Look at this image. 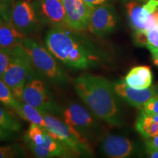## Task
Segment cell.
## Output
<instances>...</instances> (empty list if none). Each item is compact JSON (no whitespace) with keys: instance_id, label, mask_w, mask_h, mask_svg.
Here are the masks:
<instances>
[{"instance_id":"4dcf8cb0","label":"cell","mask_w":158,"mask_h":158,"mask_svg":"<svg viewBox=\"0 0 158 158\" xmlns=\"http://www.w3.org/2000/svg\"><path fill=\"white\" fill-rule=\"evenodd\" d=\"M152 55V59L154 63L158 66V51H151Z\"/></svg>"},{"instance_id":"7402d4cb","label":"cell","mask_w":158,"mask_h":158,"mask_svg":"<svg viewBox=\"0 0 158 158\" xmlns=\"http://www.w3.org/2000/svg\"><path fill=\"white\" fill-rule=\"evenodd\" d=\"M0 127L15 133L21 130V125L8 112L0 108Z\"/></svg>"},{"instance_id":"ba28073f","label":"cell","mask_w":158,"mask_h":158,"mask_svg":"<svg viewBox=\"0 0 158 158\" xmlns=\"http://www.w3.org/2000/svg\"><path fill=\"white\" fill-rule=\"evenodd\" d=\"M23 102L30 105L41 113H52L56 110L51 94L43 81L31 79L25 84L23 92Z\"/></svg>"},{"instance_id":"4fadbf2b","label":"cell","mask_w":158,"mask_h":158,"mask_svg":"<svg viewBox=\"0 0 158 158\" xmlns=\"http://www.w3.org/2000/svg\"><path fill=\"white\" fill-rule=\"evenodd\" d=\"M11 22L23 35L33 30L37 23V19L34 7L29 1L19 0L13 4Z\"/></svg>"},{"instance_id":"9c48e42d","label":"cell","mask_w":158,"mask_h":158,"mask_svg":"<svg viewBox=\"0 0 158 158\" xmlns=\"http://www.w3.org/2000/svg\"><path fill=\"white\" fill-rule=\"evenodd\" d=\"M100 149L105 155L111 158H126L139 155L140 146L122 135L108 134L102 138Z\"/></svg>"},{"instance_id":"836d02e7","label":"cell","mask_w":158,"mask_h":158,"mask_svg":"<svg viewBox=\"0 0 158 158\" xmlns=\"http://www.w3.org/2000/svg\"><path fill=\"white\" fill-rule=\"evenodd\" d=\"M139 1H141V2H147L148 0H139Z\"/></svg>"},{"instance_id":"ffe728a7","label":"cell","mask_w":158,"mask_h":158,"mask_svg":"<svg viewBox=\"0 0 158 158\" xmlns=\"http://www.w3.org/2000/svg\"><path fill=\"white\" fill-rule=\"evenodd\" d=\"M21 118H22L23 119L30 122V123L37 124L42 127H46V123L45 122L44 117L42 113L37 108L24 102L21 101Z\"/></svg>"},{"instance_id":"cb8c5ba5","label":"cell","mask_w":158,"mask_h":158,"mask_svg":"<svg viewBox=\"0 0 158 158\" xmlns=\"http://www.w3.org/2000/svg\"><path fill=\"white\" fill-rule=\"evenodd\" d=\"M25 155L24 150L19 144L0 146V158L21 157Z\"/></svg>"},{"instance_id":"e575fe53","label":"cell","mask_w":158,"mask_h":158,"mask_svg":"<svg viewBox=\"0 0 158 158\" xmlns=\"http://www.w3.org/2000/svg\"><path fill=\"white\" fill-rule=\"evenodd\" d=\"M27 1H29V2H30V1H31V0H27Z\"/></svg>"},{"instance_id":"5b68a950","label":"cell","mask_w":158,"mask_h":158,"mask_svg":"<svg viewBox=\"0 0 158 158\" xmlns=\"http://www.w3.org/2000/svg\"><path fill=\"white\" fill-rule=\"evenodd\" d=\"M21 45L30 57L31 63L41 73L56 84L67 82L66 75L59 68L54 56L48 48L31 38L23 39Z\"/></svg>"},{"instance_id":"8fae6325","label":"cell","mask_w":158,"mask_h":158,"mask_svg":"<svg viewBox=\"0 0 158 158\" xmlns=\"http://www.w3.org/2000/svg\"><path fill=\"white\" fill-rule=\"evenodd\" d=\"M65 10V22L67 27L79 31L88 29L93 7L84 0H62Z\"/></svg>"},{"instance_id":"30bf717a","label":"cell","mask_w":158,"mask_h":158,"mask_svg":"<svg viewBox=\"0 0 158 158\" xmlns=\"http://www.w3.org/2000/svg\"><path fill=\"white\" fill-rule=\"evenodd\" d=\"M24 139L26 143L37 157H73L79 155L73 149L53 137L45 128L44 141L40 145H37L26 138Z\"/></svg>"},{"instance_id":"1f68e13d","label":"cell","mask_w":158,"mask_h":158,"mask_svg":"<svg viewBox=\"0 0 158 158\" xmlns=\"http://www.w3.org/2000/svg\"><path fill=\"white\" fill-rule=\"evenodd\" d=\"M152 117H153V118H154V119L155 120L156 122H158V115L154 116H152Z\"/></svg>"},{"instance_id":"8992f818","label":"cell","mask_w":158,"mask_h":158,"mask_svg":"<svg viewBox=\"0 0 158 158\" xmlns=\"http://www.w3.org/2000/svg\"><path fill=\"white\" fill-rule=\"evenodd\" d=\"M126 8L130 23L135 34H143L158 26V0H148L143 5L130 2Z\"/></svg>"},{"instance_id":"4316f807","label":"cell","mask_w":158,"mask_h":158,"mask_svg":"<svg viewBox=\"0 0 158 158\" xmlns=\"http://www.w3.org/2000/svg\"><path fill=\"white\" fill-rule=\"evenodd\" d=\"M145 147L158 149V135L155 138L146 139Z\"/></svg>"},{"instance_id":"d590c367","label":"cell","mask_w":158,"mask_h":158,"mask_svg":"<svg viewBox=\"0 0 158 158\" xmlns=\"http://www.w3.org/2000/svg\"><path fill=\"white\" fill-rule=\"evenodd\" d=\"M157 17H158V11H157Z\"/></svg>"},{"instance_id":"6da1fadb","label":"cell","mask_w":158,"mask_h":158,"mask_svg":"<svg viewBox=\"0 0 158 158\" xmlns=\"http://www.w3.org/2000/svg\"><path fill=\"white\" fill-rule=\"evenodd\" d=\"M76 93L92 114L111 126L121 127L123 117L114 85L101 76L84 75L75 79Z\"/></svg>"},{"instance_id":"3957f363","label":"cell","mask_w":158,"mask_h":158,"mask_svg":"<svg viewBox=\"0 0 158 158\" xmlns=\"http://www.w3.org/2000/svg\"><path fill=\"white\" fill-rule=\"evenodd\" d=\"M63 117L65 123L84 143L90 145L103 135V128L95 118L97 116L81 105L73 103L68 106L63 112Z\"/></svg>"},{"instance_id":"e0dca14e","label":"cell","mask_w":158,"mask_h":158,"mask_svg":"<svg viewBox=\"0 0 158 158\" xmlns=\"http://www.w3.org/2000/svg\"><path fill=\"white\" fill-rule=\"evenodd\" d=\"M43 14L56 27H67L65 22V10L60 0H41Z\"/></svg>"},{"instance_id":"5bb4252c","label":"cell","mask_w":158,"mask_h":158,"mask_svg":"<svg viewBox=\"0 0 158 158\" xmlns=\"http://www.w3.org/2000/svg\"><path fill=\"white\" fill-rule=\"evenodd\" d=\"M114 87L118 96L136 108H141L150 98L158 94V86H150L143 89H137L130 87L124 81H120L114 84Z\"/></svg>"},{"instance_id":"f1b7e54d","label":"cell","mask_w":158,"mask_h":158,"mask_svg":"<svg viewBox=\"0 0 158 158\" xmlns=\"http://www.w3.org/2000/svg\"><path fill=\"white\" fill-rule=\"evenodd\" d=\"M12 132L8 131V130L3 129L0 127V141H4V140L10 139L13 137Z\"/></svg>"},{"instance_id":"8d00e7d4","label":"cell","mask_w":158,"mask_h":158,"mask_svg":"<svg viewBox=\"0 0 158 158\" xmlns=\"http://www.w3.org/2000/svg\"><path fill=\"white\" fill-rule=\"evenodd\" d=\"M60 1H62V0H60Z\"/></svg>"},{"instance_id":"9a60e30c","label":"cell","mask_w":158,"mask_h":158,"mask_svg":"<svg viewBox=\"0 0 158 158\" xmlns=\"http://www.w3.org/2000/svg\"><path fill=\"white\" fill-rule=\"evenodd\" d=\"M24 35L19 31L10 22L0 21V49L10 50L21 45Z\"/></svg>"},{"instance_id":"f546056e","label":"cell","mask_w":158,"mask_h":158,"mask_svg":"<svg viewBox=\"0 0 158 158\" xmlns=\"http://www.w3.org/2000/svg\"><path fill=\"white\" fill-rule=\"evenodd\" d=\"M146 152L148 155H149L150 157L152 158H158V149H153V148L150 147H145Z\"/></svg>"},{"instance_id":"d6a6232c","label":"cell","mask_w":158,"mask_h":158,"mask_svg":"<svg viewBox=\"0 0 158 158\" xmlns=\"http://www.w3.org/2000/svg\"><path fill=\"white\" fill-rule=\"evenodd\" d=\"M6 1H7V0H0V2H5Z\"/></svg>"},{"instance_id":"83f0119b","label":"cell","mask_w":158,"mask_h":158,"mask_svg":"<svg viewBox=\"0 0 158 158\" xmlns=\"http://www.w3.org/2000/svg\"><path fill=\"white\" fill-rule=\"evenodd\" d=\"M108 0H84V2L91 7H95L97 6L103 5Z\"/></svg>"},{"instance_id":"52a82bcc","label":"cell","mask_w":158,"mask_h":158,"mask_svg":"<svg viewBox=\"0 0 158 158\" xmlns=\"http://www.w3.org/2000/svg\"><path fill=\"white\" fill-rule=\"evenodd\" d=\"M42 114L46 123L45 129L53 137L73 149L79 155H91L92 153L90 145L81 141L80 138L64 121L46 112Z\"/></svg>"},{"instance_id":"7a4b0ae2","label":"cell","mask_w":158,"mask_h":158,"mask_svg":"<svg viewBox=\"0 0 158 158\" xmlns=\"http://www.w3.org/2000/svg\"><path fill=\"white\" fill-rule=\"evenodd\" d=\"M68 27L55 26L47 32L45 45L55 58L76 70H87L98 61L90 43Z\"/></svg>"},{"instance_id":"ac0fdd59","label":"cell","mask_w":158,"mask_h":158,"mask_svg":"<svg viewBox=\"0 0 158 158\" xmlns=\"http://www.w3.org/2000/svg\"><path fill=\"white\" fill-rule=\"evenodd\" d=\"M135 128L146 139L155 138L158 135V122L152 116L147 115L141 110L136 119Z\"/></svg>"},{"instance_id":"277c9868","label":"cell","mask_w":158,"mask_h":158,"mask_svg":"<svg viewBox=\"0 0 158 158\" xmlns=\"http://www.w3.org/2000/svg\"><path fill=\"white\" fill-rule=\"evenodd\" d=\"M10 62L4 74L2 80L10 89L19 101H23V92L30 73L32 63L22 45L10 49Z\"/></svg>"},{"instance_id":"d4e9b609","label":"cell","mask_w":158,"mask_h":158,"mask_svg":"<svg viewBox=\"0 0 158 158\" xmlns=\"http://www.w3.org/2000/svg\"><path fill=\"white\" fill-rule=\"evenodd\" d=\"M140 108L141 111L148 116L158 115V94L150 98Z\"/></svg>"},{"instance_id":"44dd1931","label":"cell","mask_w":158,"mask_h":158,"mask_svg":"<svg viewBox=\"0 0 158 158\" xmlns=\"http://www.w3.org/2000/svg\"><path fill=\"white\" fill-rule=\"evenodd\" d=\"M135 40L138 44L145 45L150 51H158V26L143 34H135Z\"/></svg>"},{"instance_id":"484cf974","label":"cell","mask_w":158,"mask_h":158,"mask_svg":"<svg viewBox=\"0 0 158 158\" xmlns=\"http://www.w3.org/2000/svg\"><path fill=\"white\" fill-rule=\"evenodd\" d=\"M10 51L0 49V78H2L10 62Z\"/></svg>"},{"instance_id":"2e32d148","label":"cell","mask_w":158,"mask_h":158,"mask_svg":"<svg viewBox=\"0 0 158 158\" xmlns=\"http://www.w3.org/2000/svg\"><path fill=\"white\" fill-rule=\"evenodd\" d=\"M124 81L130 87L143 89L149 87L152 83V73L149 67L137 66L131 69Z\"/></svg>"},{"instance_id":"7c38bea8","label":"cell","mask_w":158,"mask_h":158,"mask_svg":"<svg viewBox=\"0 0 158 158\" xmlns=\"http://www.w3.org/2000/svg\"><path fill=\"white\" fill-rule=\"evenodd\" d=\"M116 22L115 9L113 6L103 4L93 9L88 29L96 36L103 37L114 30Z\"/></svg>"},{"instance_id":"603a6c76","label":"cell","mask_w":158,"mask_h":158,"mask_svg":"<svg viewBox=\"0 0 158 158\" xmlns=\"http://www.w3.org/2000/svg\"><path fill=\"white\" fill-rule=\"evenodd\" d=\"M45 128L37 125V124L31 123L27 133L26 134V138L29 140L37 145H40L44 141Z\"/></svg>"},{"instance_id":"d6986e66","label":"cell","mask_w":158,"mask_h":158,"mask_svg":"<svg viewBox=\"0 0 158 158\" xmlns=\"http://www.w3.org/2000/svg\"><path fill=\"white\" fill-rule=\"evenodd\" d=\"M0 102L7 107L11 108L20 117L21 116V101L15 98L8 86L0 78Z\"/></svg>"}]
</instances>
